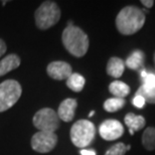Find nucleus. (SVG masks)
Instances as JSON below:
<instances>
[{
    "mask_svg": "<svg viewBox=\"0 0 155 155\" xmlns=\"http://www.w3.org/2000/svg\"><path fill=\"white\" fill-rule=\"evenodd\" d=\"M107 74L113 78H120L125 70V63L119 58H111L107 64Z\"/></svg>",
    "mask_w": 155,
    "mask_h": 155,
    "instance_id": "obj_12",
    "label": "nucleus"
},
{
    "mask_svg": "<svg viewBox=\"0 0 155 155\" xmlns=\"http://www.w3.org/2000/svg\"><path fill=\"white\" fill-rule=\"evenodd\" d=\"M97 153H96L95 150H92V149H83L81 150V155H96Z\"/></svg>",
    "mask_w": 155,
    "mask_h": 155,
    "instance_id": "obj_25",
    "label": "nucleus"
},
{
    "mask_svg": "<svg viewBox=\"0 0 155 155\" xmlns=\"http://www.w3.org/2000/svg\"><path fill=\"white\" fill-rule=\"evenodd\" d=\"M63 45L74 57L82 58L89 48V38L83 29L75 25H68L61 35Z\"/></svg>",
    "mask_w": 155,
    "mask_h": 155,
    "instance_id": "obj_2",
    "label": "nucleus"
},
{
    "mask_svg": "<svg viewBox=\"0 0 155 155\" xmlns=\"http://www.w3.org/2000/svg\"><path fill=\"white\" fill-rule=\"evenodd\" d=\"M94 114H95V111H92V112L89 114V117H92L93 115H94Z\"/></svg>",
    "mask_w": 155,
    "mask_h": 155,
    "instance_id": "obj_27",
    "label": "nucleus"
},
{
    "mask_svg": "<svg viewBox=\"0 0 155 155\" xmlns=\"http://www.w3.org/2000/svg\"><path fill=\"white\" fill-rule=\"evenodd\" d=\"M33 125L38 131L54 133L60 127V118L51 108H43L33 116Z\"/></svg>",
    "mask_w": 155,
    "mask_h": 155,
    "instance_id": "obj_6",
    "label": "nucleus"
},
{
    "mask_svg": "<svg viewBox=\"0 0 155 155\" xmlns=\"http://www.w3.org/2000/svg\"><path fill=\"white\" fill-rule=\"evenodd\" d=\"M125 100L124 99H120V98H111L108 99L107 101H105L104 103V109L107 111V112L110 113H114L119 111L120 109L125 106Z\"/></svg>",
    "mask_w": 155,
    "mask_h": 155,
    "instance_id": "obj_19",
    "label": "nucleus"
},
{
    "mask_svg": "<svg viewBox=\"0 0 155 155\" xmlns=\"http://www.w3.org/2000/svg\"><path fill=\"white\" fill-rule=\"evenodd\" d=\"M78 103L75 99H66L61 103L58 109V116L61 120L64 122H71L74 117L77 109Z\"/></svg>",
    "mask_w": 155,
    "mask_h": 155,
    "instance_id": "obj_10",
    "label": "nucleus"
},
{
    "mask_svg": "<svg viewBox=\"0 0 155 155\" xmlns=\"http://www.w3.org/2000/svg\"><path fill=\"white\" fill-rule=\"evenodd\" d=\"M32 149L39 153H48L58 144V136L55 133L38 131L32 136L30 141Z\"/></svg>",
    "mask_w": 155,
    "mask_h": 155,
    "instance_id": "obj_7",
    "label": "nucleus"
},
{
    "mask_svg": "<svg viewBox=\"0 0 155 155\" xmlns=\"http://www.w3.org/2000/svg\"><path fill=\"white\" fill-rule=\"evenodd\" d=\"M145 123H146V121H145L143 116L135 115L133 113H128L125 116V124L128 126L129 130L133 132L139 131L142 128H144Z\"/></svg>",
    "mask_w": 155,
    "mask_h": 155,
    "instance_id": "obj_13",
    "label": "nucleus"
},
{
    "mask_svg": "<svg viewBox=\"0 0 155 155\" xmlns=\"http://www.w3.org/2000/svg\"><path fill=\"white\" fill-rule=\"evenodd\" d=\"M142 144L145 149L155 150V127H148L142 135Z\"/></svg>",
    "mask_w": 155,
    "mask_h": 155,
    "instance_id": "obj_17",
    "label": "nucleus"
},
{
    "mask_svg": "<svg viewBox=\"0 0 155 155\" xmlns=\"http://www.w3.org/2000/svg\"><path fill=\"white\" fill-rule=\"evenodd\" d=\"M145 22V15L140 8L136 6H126L118 13L116 26L120 33L131 35L139 31Z\"/></svg>",
    "mask_w": 155,
    "mask_h": 155,
    "instance_id": "obj_1",
    "label": "nucleus"
},
{
    "mask_svg": "<svg viewBox=\"0 0 155 155\" xmlns=\"http://www.w3.org/2000/svg\"><path fill=\"white\" fill-rule=\"evenodd\" d=\"M99 133L101 137L107 141L116 140L124 134V127L119 121L109 119L100 125Z\"/></svg>",
    "mask_w": 155,
    "mask_h": 155,
    "instance_id": "obj_8",
    "label": "nucleus"
},
{
    "mask_svg": "<svg viewBox=\"0 0 155 155\" xmlns=\"http://www.w3.org/2000/svg\"><path fill=\"white\" fill-rule=\"evenodd\" d=\"M6 49H7V48H6V43L4 42V40L0 39V57H2L5 54Z\"/></svg>",
    "mask_w": 155,
    "mask_h": 155,
    "instance_id": "obj_23",
    "label": "nucleus"
},
{
    "mask_svg": "<svg viewBox=\"0 0 155 155\" xmlns=\"http://www.w3.org/2000/svg\"><path fill=\"white\" fill-rule=\"evenodd\" d=\"M22 89L15 80H6L0 84V112H4L19 100Z\"/></svg>",
    "mask_w": 155,
    "mask_h": 155,
    "instance_id": "obj_5",
    "label": "nucleus"
},
{
    "mask_svg": "<svg viewBox=\"0 0 155 155\" xmlns=\"http://www.w3.org/2000/svg\"><path fill=\"white\" fill-rule=\"evenodd\" d=\"M136 95L141 96L144 99L145 102L150 104H155V87H149L142 85L137 90Z\"/></svg>",
    "mask_w": 155,
    "mask_h": 155,
    "instance_id": "obj_18",
    "label": "nucleus"
},
{
    "mask_svg": "<svg viewBox=\"0 0 155 155\" xmlns=\"http://www.w3.org/2000/svg\"><path fill=\"white\" fill-rule=\"evenodd\" d=\"M71 140L73 144L79 148L89 146L94 140L96 128L91 121L79 120L71 128Z\"/></svg>",
    "mask_w": 155,
    "mask_h": 155,
    "instance_id": "obj_4",
    "label": "nucleus"
},
{
    "mask_svg": "<svg viewBox=\"0 0 155 155\" xmlns=\"http://www.w3.org/2000/svg\"><path fill=\"white\" fill-rule=\"evenodd\" d=\"M48 75L54 80L61 81L68 79L73 74L72 67L66 61H52L46 68Z\"/></svg>",
    "mask_w": 155,
    "mask_h": 155,
    "instance_id": "obj_9",
    "label": "nucleus"
},
{
    "mask_svg": "<svg viewBox=\"0 0 155 155\" xmlns=\"http://www.w3.org/2000/svg\"><path fill=\"white\" fill-rule=\"evenodd\" d=\"M20 66V58L17 54H8L0 61V77L17 69Z\"/></svg>",
    "mask_w": 155,
    "mask_h": 155,
    "instance_id": "obj_11",
    "label": "nucleus"
},
{
    "mask_svg": "<svg viewBox=\"0 0 155 155\" xmlns=\"http://www.w3.org/2000/svg\"><path fill=\"white\" fill-rule=\"evenodd\" d=\"M147 75H148V72H146V70H142L141 71V73H140V77H141V80L143 81L145 78L147 77Z\"/></svg>",
    "mask_w": 155,
    "mask_h": 155,
    "instance_id": "obj_26",
    "label": "nucleus"
},
{
    "mask_svg": "<svg viewBox=\"0 0 155 155\" xmlns=\"http://www.w3.org/2000/svg\"><path fill=\"white\" fill-rule=\"evenodd\" d=\"M67 86L72 91L79 93L84 89V86H85V78L82 75H80V74L74 73L67 79Z\"/></svg>",
    "mask_w": 155,
    "mask_h": 155,
    "instance_id": "obj_16",
    "label": "nucleus"
},
{
    "mask_svg": "<svg viewBox=\"0 0 155 155\" xmlns=\"http://www.w3.org/2000/svg\"><path fill=\"white\" fill-rule=\"evenodd\" d=\"M109 91L115 98L124 99L126 96L129 95L130 88L128 85H126L125 83L121 82V81H115V82L110 84Z\"/></svg>",
    "mask_w": 155,
    "mask_h": 155,
    "instance_id": "obj_14",
    "label": "nucleus"
},
{
    "mask_svg": "<svg viewBox=\"0 0 155 155\" xmlns=\"http://www.w3.org/2000/svg\"><path fill=\"white\" fill-rule=\"evenodd\" d=\"M154 64H155V54H154Z\"/></svg>",
    "mask_w": 155,
    "mask_h": 155,
    "instance_id": "obj_28",
    "label": "nucleus"
},
{
    "mask_svg": "<svg viewBox=\"0 0 155 155\" xmlns=\"http://www.w3.org/2000/svg\"><path fill=\"white\" fill-rule=\"evenodd\" d=\"M132 103H133V105H134L136 108H138V109H141V108L144 107V105H145L146 102H145V100L141 97V96L136 95L135 97L133 98Z\"/></svg>",
    "mask_w": 155,
    "mask_h": 155,
    "instance_id": "obj_22",
    "label": "nucleus"
},
{
    "mask_svg": "<svg viewBox=\"0 0 155 155\" xmlns=\"http://www.w3.org/2000/svg\"><path fill=\"white\" fill-rule=\"evenodd\" d=\"M143 84L142 85L145 86H149V87H155V74L152 73H148L147 77L142 81Z\"/></svg>",
    "mask_w": 155,
    "mask_h": 155,
    "instance_id": "obj_21",
    "label": "nucleus"
},
{
    "mask_svg": "<svg viewBox=\"0 0 155 155\" xmlns=\"http://www.w3.org/2000/svg\"><path fill=\"white\" fill-rule=\"evenodd\" d=\"M141 3L145 6V7L151 8L153 6V4H154V1H153V0H142Z\"/></svg>",
    "mask_w": 155,
    "mask_h": 155,
    "instance_id": "obj_24",
    "label": "nucleus"
},
{
    "mask_svg": "<svg viewBox=\"0 0 155 155\" xmlns=\"http://www.w3.org/2000/svg\"><path fill=\"white\" fill-rule=\"evenodd\" d=\"M144 58H145V55L143 51H135L128 57V58L126 60L125 64L131 70H138L143 66Z\"/></svg>",
    "mask_w": 155,
    "mask_h": 155,
    "instance_id": "obj_15",
    "label": "nucleus"
},
{
    "mask_svg": "<svg viewBox=\"0 0 155 155\" xmlns=\"http://www.w3.org/2000/svg\"><path fill=\"white\" fill-rule=\"evenodd\" d=\"M35 24L39 29L45 30L55 25L61 18V9L54 1H45L36 9Z\"/></svg>",
    "mask_w": 155,
    "mask_h": 155,
    "instance_id": "obj_3",
    "label": "nucleus"
},
{
    "mask_svg": "<svg viewBox=\"0 0 155 155\" xmlns=\"http://www.w3.org/2000/svg\"><path fill=\"white\" fill-rule=\"evenodd\" d=\"M131 146L130 145H126L124 143H117L114 146H112L110 149L107 150V152L105 153V155H125V153L128 150H130Z\"/></svg>",
    "mask_w": 155,
    "mask_h": 155,
    "instance_id": "obj_20",
    "label": "nucleus"
}]
</instances>
